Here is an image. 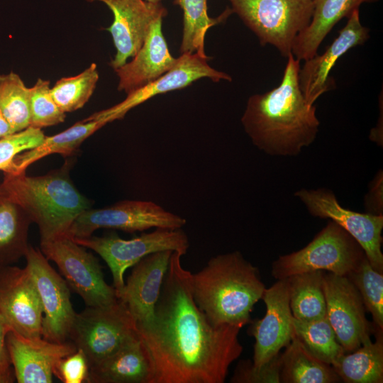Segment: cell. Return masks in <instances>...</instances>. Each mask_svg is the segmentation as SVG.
I'll list each match as a JSON object with an SVG mask.
<instances>
[{"mask_svg": "<svg viewBox=\"0 0 383 383\" xmlns=\"http://www.w3.org/2000/svg\"><path fill=\"white\" fill-rule=\"evenodd\" d=\"M182 256L171 255L152 321L136 325L152 362L151 383H223L243 353L240 328L209 322L194 299Z\"/></svg>", "mask_w": 383, "mask_h": 383, "instance_id": "1", "label": "cell"}, {"mask_svg": "<svg viewBox=\"0 0 383 383\" xmlns=\"http://www.w3.org/2000/svg\"><path fill=\"white\" fill-rule=\"evenodd\" d=\"M300 60L290 54L279 86L249 97L241 117L245 133L260 150L273 156H296L318 133L316 106L300 89Z\"/></svg>", "mask_w": 383, "mask_h": 383, "instance_id": "2", "label": "cell"}, {"mask_svg": "<svg viewBox=\"0 0 383 383\" xmlns=\"http://www.w3.org/2000/svg\"><path fill=\"white\" fill-rule=\"evenodd\" d=\"M194 299L214 326L243 328L265 290L260 272L239 251L211 257L192 273Z\"/></svg>", "mask_w": 383, "mask_h": 383, "instance_id": "3", "label": "cell"}, {"mask_svg": "<svg viewBox=\"0 0 383 383\" xmlns=\"http://www.w3.org/2000/svg\"><path fill=\"white\" fill-rule=\"evenodd\" d=\"M69 170L65 164L40 176L4 173L0 187L38 225L40 240L67 234L75 219L90 208L71 181Z\"/></svg>", "mask_w": 383, "mask_h": 383, "instance_id": "4", "label": "cell"}, {"mask_svg": "<svg viewBox=\"0 0 383 383\" xmlns=\"http://www.w3.org/2000/svg\"><path fill=\"white\" fill-rule=\"evenodd\" d=\"M365 257L358 242L330 220L304 248L274 260L271 274L277 280L315 270L348 276Z\"/></svg>", "mask_w": 383, "mask_h": 383, "instance_id": "5", "label": "cell"}, {"mask_svg": "<svg viewBox=\"0 0 383 383\" xmlns=\"http://www.w3.org/2000/svg\"><path fill=\"white\" fill-rule=\"evenodd\" d=\"M233 13L257 37L287 57L296 36L310 23L313 0H228Z\"/></svg>", "mask_w": 383, "mask_h": 383, "instance_id": "6", "label": "cell"}, {"mask_svg": "<svg viewBox=\"0 0 383 383\" xmlns=\"http://www.w3.org/2000/svg\"><path fill=\"white\" fill-rule=\"evenodd\" d=\"M136 322L118 299L103 306L76 313L69 339L85 354L89 367L106 359L137 334Z\"/></svg>", "mask_w": 383, "mask_h": 383, "instance_id": "7", "label": "cell"}, {"mask_svg": "<svg viewBox=\"0 0 383 383\" xmlns=\"http://www.w3.org/2000/svg\"><path fill=\"white\" fill-rule=\"evenodd\" d=\"M72 239L79 245L93 250L106 262L117 298L124 287V274L128 268L156 252L172 250L184 255L189 246L188 237L181 228H157L129 240L122 239L116 234Z\"/></svg>", "mask_w": 383, "mask_h": 383, "instance_id": "8", "label": "cell"}, {"mask_svg": "<svg viewBox=\"0 0 383 383\" xmlns=\"http://www.w3.org/2000/svg\"><path fill=\"white\" fill-rule=\"evenodd\" d=\"M40 250L56 264L70 289L87 306H103L118 300L114 287L104 280L96 257L67 234L40 240Z\"/></svg>", "mask_w": 383, "mask_h": 383, "instance_id": "9", "label": "cell"}, {"mask_svg": "<svg viewBox=\"0 0 383 383\" xmlns=\"http://www.w3.org/2000/svg\"><path fill=\"white\" fill-rule=\"evenodd\" d=\"M185 218L148 201L126 200L102 209H88L73 222L67 235L72 238H87L99 228H112L127 233L151 228L179 229Z\"/></svg>", "mask_w": 383, "mask_h": 383, "instance_id": "10", "label": "cell"}, {"mask_svg": "<svg viewBox=\"0 0 383 383\" xmlns=\"http://www.w3.org/2000/svg\"><path fill=\"white\" fill-rule=\"evenodd\" d=\"M294 196L312 216L331 220L351 235L364 250L372 267L383 272V215L359 213L343 207L335 194L326 188L301 189Z\"/></svg>", "mask_w": 383, "mask_h": 383, "instance_id": "11", "label": "cell"}, {"mask_svg": "<svg viewBox=\"0 0 383 383\" xmlns=\"http://www.w3.org/2000/svg\"><path fill=\"white\" fill-rule=\"evenodd\" d=\"M326 318L345 353L371 340L374 327L366 317L362 297L347 276L323 272Z\"/></svg>", "mask_w": 383, "mask_h": 383, "instance_id": "12", "label": "cell"}, {"mask_svg": "<svg viewBox=\"0 0 383 383\" xmlns=\"http://www.w3.org/2000/svg\"><path fill=\"white\" fill-rule=\"evenodd\" d=\"M25 257L43 307L42 338L55 343L67 342L76 314L70 287L40 250L29 245Z\"/></svg>", "mask_w": 383, "mask_h": 383, "instance_id": "13", "label": "cell"}, {"mask_svg": "<svg viewBox=\"0 0 383 383\" xmlns=\"http://www.w3.org/2000/svg\"><path fill=\"white\" fill-rule=\"evenodd\" d=\"M208 60V56L196 52L182 53L174 65L157 79L127 94V97L121 103L96 112L86 119L104 118L111 122L122 118L131 109L155 96L185 88L201 78H209L215 82L232 81L229 74L211 67Z\"/></svg>", "mask_w": 383, "mask_h": 383, "instance_id": "14", "label": "cell"}, {"mask_svg": "<svg viewBox=\"0 0 383 383\" xmlns=\"http://www.w3.org/2000/svg\"><path fill=\"white\" fill-rule=\"evenodd\" d=\"M0 314L18 333L42 337L43 307L33 277L26 267H0Z\"/></svg>", "mask_w": 383, "mask_h": 383, "instance_id": "15", "label": "cell"}, {"mask_svg": "<svg viewBox=\"0 0 383 383\" xmlns=\"http://www.w3.org/2000/svg\"><path fill=\"white\" fill-rule=\"evenodd\" d=\"M262 299L266 312L261 319L251 320L248 334L255 338L252 364L260 367L285 348L294 335V316L285 279L265 289Z\"/></svg>", "mask_w": 383, "mask_h": 383, "instance_id": "16", "label": "cell"}, {"mask_svg": "<svg viewBox=\"0 0 383 383\" xmlns=\"http://www.w3.org/2000/svg\"><path fill=\"white\" fill-rule=\"evenodd\" d=\"M100 1L111 11L113 20L106 28L111 33L116 55L110 65L115 70L127 62L141 48L153 22L165 18L167 10L161 3L145 0H86Z\"/></svg>", "mask_w": 383, "mask_h": 383, "instance_id": "17", "label": "cell"}, {"mask_svg": "<svg viewBox=\"0 0 383 383\" xmlns=\"http://www.w3.org/2000/svg\"><path fill=\"white\" fill-rule=\"evenodd\" d=\"M370 38V29L360 21L359 9L348 18L338 37L321 55L304 60L299 71L300 89L309 105L335 87L329 74L336 62L350 49L363 45Z\"/></svg>", "mask_w": 383, "mask_h": 383, "instance_id": "18", "label": "cell"}, {"mask_svg": "<svg viewBox=\"0 0 383 383\" xmlns=\"http://www.w3.org/2000/svg\"><path fill=\"white\" fill-rule=\"evenodd\" d=\"M6 348L18 383L52 382L55 363L77 350L72 343L26 337L12 329L6 336Z\"/></svg>", "mask_w": 383, "mask_h": 383, "instance_id": "19", "label": "cell"}, {"mask_svg": "<svg viewBox=\"0 0 383 383\" xmlns=\"http://www.w3.org/2000/svg\"><path fill=\"white\" fill-rule=\"evenodd\" d=\"M172 252L163 250L145 256L133 265L125 282L118 299L126 304L138 326L153 319Z\"/></svg>", "mask_w": 383, "mask_h": 383, "instance_id": "20", "label": "cell"}, {"mask_svg": "<svg viewBox=\"0 0 383 383\" xmlns=\"http://www.w3.org/2000/svg\"><path fill=\"white\" fill-rule=\"evenodd\" d=\"M163 18L152 24L149 32L133 59L114 71L118 77V90L128 94L157 79L176 62L162 30Z\"/></svg>", "mask_w": 383, "mask_h": 383, "instance_id": "21", "label": "cell"}, {"mask_svg": "<svg viewBox=\"0 0 383 383\" xmlns=\"http://www.w3.org/2000/svg\"><path fill=\"white\" fill-rule=\"evenodd\" d=\"M148 352L138 333L112 355L89 367L87 383H151Z\"/></svg>", "mask_w": 383, "mask_h": 383, "instance_id": "22", "label": "cell"}, {"mask_svg": "<svg viewBox=\"0 0 383 383\" xmlns=\"http://www.w3.org/2000/svg\"><path fill=\"white\" fill-rule=\"evenodd\" d=\"M379 0H313V12L309 26L296 38L292 55L306 60L317 54L318 48L332 28L343 18H348L361 4Z\"/></svg>", "mask_w": 383, "mask_h": 383, "instance_id": "23", "label": "cell"}, {"mask_svg": "<svg viewBox=\"0 0 383 383\" xmlns=\"http://www.w3.org/2000/svg\"><path fill=\"white\" fill-rule=\"evenodd\" d=\"M107 123H109V121L103 118L84 119L60 133L45 136L38 146L16 156L9 173L26 172L31 164L51 154H60L64 157L72 155L88 137Z\"/></svg>", "mask_w": 383, "mask_h": 383, "instance_id": "24", "label": "cell"}, {"mask_svg": "<svg viewBox=\"0 0 383 383\" xmlns=\"http://www.w3.org/2000/svg\"><path fill=\"white\" fill-rule=\"evenodd\" d=\"M375 341L344 353L331 365L345 383L383 382V329L374 328Z\"/></svg>", "mask_w": 383, "mask_h": 383, "instance_id": "25", "label": "cell"}, {"mask_svg": "<svg viewBox=\"0 0 383 383\" xmlns=\"http://www.w3.org/2000/svg\"><path fill=\"white\" fill-rule=\"evenodd\" d=\"M31 223L22 208L0 187V267L10 265L25 257Z\"/></svg>", "mask_w": 383, "mask_h": 383, "instance_id": "26", "label": "cell"}, {"mask_svg": "<svg viewBox=\"0 0 383 383\" xmlns=\"http://www.w3.org/2000/svg\"><path fill=\"white\" fill-rule=\"evenodd\" d=\"M282 353V383L341 382L333 367L310 353L294 335Z\"/></svg>", "mask_w": 383, "mask_h": 383, "instance_id": "27", "label": "cell"}, {"mask_svg": "<svg viewBox=\"0 0 383 383\" xmlns=\"http://www.w3.org/2000/svg\"><path fill=\"white\" fill-rule=\"evenodd\" d=\"M323 270H315L287 277L289 306L294 318L312 321L326 316L323 288Z\"/></svg>", "mask_w": 383, "mask_h": 383, "instance_id": "28", "label": "cell"}, {"mask_svg": "<svg viewBox=\"0 0 383 383\" xmlns=\"http://www.w3.org/2000/svg\"><path fill=\"white\" fill-rule=\"evenodd\" d=\"M173 4L183 12V33L180 52H196L207 56L204 51L206 32L211 27L226 21L233 11L228 6L216 18L210 17L207 11V0H174Z\"/></svg>", "mask_w": 383, "mask_h": 383, "instance_id": "29", "label": "cell"}, {"mask_svg": "<svg viewBox=\"0 0 383 383\" xmlns=\"http://www.w3.org/2000/svg\"><path fill=\"white\" fill-rule=\"evenodd\" d=\"M294 335L308 351L321 361L332 365L345 353L337 340L328 318L301 321L294 318Z\"/></svg>", "mask_w": 383, "mask_h": 383, "instance_id": "30", "label": "cell"}, {"mask_svg": "<svg viewBox=\"0 0 383 383\" xmlns=\"http://www.w3.org/2000/svg\"><path fill=\"white\" fill-rule=\"evenodd\" d=\"M0 109L14 133L30 126V87L13 72L0 74Z\"/></svg>", "mask_w": 383, "mask_h": 383, "instance_id": "31", "label": "cell"}, {"mask_svg": "<svg viewBox=\"0 0 383 383\" xmlns=\"http://www.w3.org/2000/svg\"><path fill=\"white\" fill-rule=\"evenodd\" d=\"M99 72L95 63L77 75L62 77L50 87V94L65 113L81 109L91 96L99 80Z\"/></svg>", "mask_w": 383, "mask_h": 383, "instance_id": "32", "label": "cell"}, {"mask_svg": "<svg viewBox=\"0 0 383 383\" xmlns=\"http://www.w3.org/2000/svg\"><path fill=\"white\" fill-rule=\"evenodd\" d=\"M359 292L374 328L383 329V272L374 270L365 257L347 276Z\"/></svg>", "mask_w": 383, "mask_h": 383, "instance_id": "33", "label": "cell"}, {"mask_svg": "<svg viewBox=\"0 0 383 383\" xmlns=\"http://www.w3.org/2000/svg\"><path fill=\"white\" fill-rule=\"evenodd\" d=\"M50 81L38 79L30 87V126L42 128L62 123L66 118L50 94Z\"/></svg>", "mask_w": 383, "mask_h": 383, "instance_id": "34", "label": "cell"}, {"mask_svg": "<svg viewBox=\"0 0 383 383\" xmlns=\"http://www.w3.org/2000/svg\"><path fill=\"white\" fill-rule=\"evenodd\" d=\"M40 128H28L0 138V170L10 172L16 156L40 144L45 138Z\"/></svg>", "mask_w": 383, "mask_h": 383, "instance_id": "35", "label": "cell"}, {"mask_svg": "<svg viewBox=\"0 0 383 383\" xmlns=\"http://www.w3.org/2000/svg\"><path fill=\"white\" fill-rule=\"evenodd\" d=\"M282 353L260 367L250 360H240L230 382L232 383H280Z\"/></svg>", "mask_w": 383, "mask_h": 383, "instance_id": "36", "label": "cell"}, {"mask_svg": "<svg viewBox=\"0 0 383 383\" xmlns=\"http://www.w3.org/2000/svg\"><path fill=\"white\" fill-rule=\"evenodd\" d=\"M89 372L88 360L80 349L60 358L55 365L52 373L63 383L87 382Z\"/></svg>", "mask_w": 383, "mask_h": 383, "instance_id": "37", "label": "cell"}, {"mask_svg": "<svg viewBox=\"0 0 383 383\" xmlns=\"http://www.w3.org/2000/svg\"><path fill=\"white\" fill-rule=\"evenodd\" d=\"M383 174L379 170L369 184V190L364 198L365 213L383 215Z\"/></svg>", "mask_w": 383, "mask_h": 383, "instance_id": "38", "label": "cell"}, {"mask_svg": "<svg viewBox=\"0 0 383 383\" xmlns=\"http://www.w3.org/2000/svg\"><path fill=\"white\" fill-rule=\"evenodd\" d=\"M11 330L0 314V383H11L16 380L6 348V336Z\"/></svg>", "mask_w": 383, "mask_h": 383, "instance_id": "39", "label": "cell"}, {"mask_svg": "<svg viewBox=\"0 0 383 383\" xmlns=\"http://www.w3.org/2000/svg\"><path fill=\"white\" fill-rule=\"evenodd\" d=\"M381 111L377 126L371 131L370 134V139L372 141L375 142L379 146L383 145V135H382V98L381 96Z\"/></svg>", "mask_w": 383, "mask_h": 383, "instance_id": "40", "label": "cell"}, {"mask_svg": "<svg viewBox=\"0 0 383 383\" xmlns=\"http://www.w3.org/2000/svg\"><path fill=\"white\" fill-rule=\"evenodd\" d=\"M12 128L4 116L0 109V138L13 133Z\"/></svg>", "mask_w": 383, "mask_h": 383, "instance_id": "41", "label": "cell"}, {"mask_svg": "<svg viewBox=\"0 0 383 383\" xmlns=\"http://www.w3.org/2000/svg\"><path fill=\"white\" fill-rule=\"evenodd\" d=\"M145 1H149V2H152V3H161L162 0H145Z\"/></svg>", "mask_w": 383, "mask_h": 383, "instance_id": "42", "label": "cell"}]
</instances>
